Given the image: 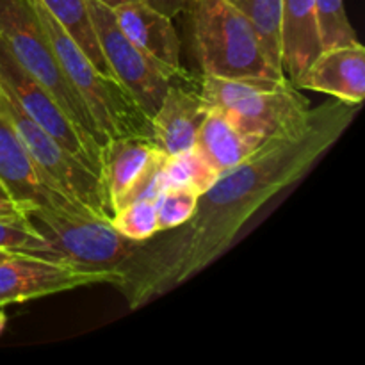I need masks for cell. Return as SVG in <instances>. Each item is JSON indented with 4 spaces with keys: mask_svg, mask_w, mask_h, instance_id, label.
<instances>
[{
    "mask_svg": "<svg viewBox=\"0 0 365 365\" xmlns=\"http://www.w3.org/2000/svg\"><path fill=\"white\" fill-rule=\"evenodd\" d=\"M27 217L45 239V245L32 257L68 264L77 269L121 271L139 245L123 237L110 220L45 209L31 210Z\"/></svg>",
    "mask_w": 365,
    "mask_h": 365,
    "instance_id": "6",
    "label": "cell"
},
{
    "mask_svg": "<svg viewBox=\"0 0 365 365\" xmlns=\"http://www.w3.org/2000/svg\"><path fill=\"white\" fill-rule=\"evenodd\" d=\"M0 191L25 214L34 209L96 217L34 163L7 118L0 113ZM102 220V217H100Z\"/></svg>",
    "mask_w": 365,
    "mask_h": 365,
    "instance_id": "10",
    "label": "cell"
},
{
    "mask_svg": "<svg viewBox=\"0 0 365 365\" xmlns=\"http://www.w3.org/2000/svg\"><path fill=\"white\" fill-rule=\"evenodd\" d=\"M118 25L128 39L159 64L170 77H187L180 66V38L171 16L155 9L145 0H130L114 6Z\"/></svg>",
    "mask_w": 365,
    "mask_h": 365,
    "instance_id": "12",
    "label": "cell"
},
{
    "mask_svg": "<svg viewBox=\"0 0 365 365\" xmlns=\"http://www.w3.org/2000/svg\"><path fill=\"white\" fill-rule=\"evenodd\" d=\"M0 113L7 118L21 145L34 159V163L45 171L46 177L52 178L63 191L91 210L96 217L102 220L113 217L100 173L71 155L52 135L36 125L2 88H0Z\"/></svg>",
    "mask_w": 365,
    "mask_h": 365,
    "instance_id": "7",
    "label": "cell"
},
{
    "mask_svg": "<svg viewBox=\"0 0 365 365\" xmlns=\"http://www.w3.org/2000/svg\"><path fill=\"white\" fill-rule=\"evenodd\" d=\"M0 39L14 61L63 107L78 128L106 145L88 106L61 66L31 0H0Z\"/></svg>",
    "mask_w": 365,
    "mask_h": 365,
    "instance_id": "4",
    "label": "cell"
},
{
    "mask_svg": "<svg viewBox=\"0 0 365 365\" xmlns=\"http://www.w3.org/2000/svg\"><path fill=\"white\" fill-rule=\"evenodd\" d=\"M43 245H45V239L31 223L27 214L0 216V250L32 255Z\"/></svg>",
    "mask_w": 365,
    "mask_h": 365,
    "instance_id": "24",
    "label": "cell"
},
{
    "mask_svg": "<svg viewBox=\"0 0 365 365\" xmlns=\"http://www.w3.org/2000/svg\"><path fill=\"white\" fill-rule=\"evenodd\" d=\"M262 143L264 139L241 130L225 114L209 110L196 135L195 150L221 175L248 159Z\"/></svg>",
    "mask_w": 365,
    "mask_h": 365,
    "instance_id": "17",
    "label": "cell"
},
{
    "mask_svg": "<svg viewBox=\"0 0 365 365\" xmlns=\"http://www.w3.org/2000/svg\"><path fill=\"white\" fill-rule=\"evenodd\" d=\"M100 2L107 4V6H110V7H114V6H120V4H123V2H130V0H100Z\"/></svg>",
    "mask_w": 365,
    "mask_h": 365,
    "instance_id": "27",
    "label": "cell"
},
{
    "mask_svg": "<svg viewBox=\"0 0 365 365\" xmlns=\"http://www.w3.org/2000/svg\"><path fill=\"white\" fill-rule=\"evenodd\" d=\"M192 43L203 75L285 78L266 56L253 25L225 0H189Z\"/></svg>",
    "mask_w": 365,
    "mask_h": 365,
    "instance_id": "3",
    "label": "cell"
},
{
    "mask_svg": "<svg viewBox=\"0 0 365 365\" xmlns=\"http://www.w3.org/2000/svg\"><path fill=\"white\" fill-rule=\"evenodd\" d=\"M316 14L323 48L359 41L356 31L346 14L344 0H316Z\"/></svg>",
    "mask_w": 365,
    "mask_h": 365,
    "instance_id": "22",
    "label": "cell"
},
{
    "mask_svg": "<svg viewBox=\"0 0 365 365\" xmlns=\"http://www.w3.org/2000/svg\"><path fill=\"white\" fill-rule=\"evenodd\" d=\"M121 271H86L68 264L14 253L0 260V309L98 284L120 285Z\"/></svg>",
    "mask_w": 365,
    "mask_h": 365,
    "instance_id": "11",
    "label": "cell"
},
{
    "mask_svg": "<svg viewBox=\"0 0 365 365\" xmlns=\"http://www.w3.org/2000/svg\"><path fill=\"white\" fill-rule=\"evenodd\" d=\"M110 223L123 237L130 241H150L159 234L155 200H135L120 207L110 217Z\"/></svg>",
    "mask_w": 365,
    "mask_h": 365,
    "instance_id": "21",
    "label": "cell"
},
{
    "mask_svg": "<svg viewBox=\"0 0 365 365\" xmlns=\"http://www.w3.org/2000/svg\"><path fill=\"white\" fill-rule=\"evenodd\" d=\"M88 9L110 73L150 120L160 107L175 78L125 36L113 7L100 0H88Z\"/></svg>",
    "mask_w": 365,
    "mask_h": 365,
    "instance_id": "8",
    "label": "cell"
},
{
    "mask_svg": "<svg viewBox=\"0 0 365 365\" xmlns=\"http://www.w3.org/2000/svg\"><path fill=\"white\" fill-rule=\"evenodd\" d=\"M360 106L331 98L316 107L299 134L267 139L248 159L225 171L198 198L195 214L163 241L139 242L121 266L132 309L173 291L214 262L246 221L274 195L298 182L339 141Z\"/></svg>",
    "mask_w": 365,
    "mask_h": 365,
    "instance_id": "1",
    "label": "cell"
},
{
    "mask_svg": "<svg viewBox=\"0 0 365 365\" xmlns=\"http://www.w3.org/2000/svg\"><path fill=\"white\" fill-rule=\"evenodd\" d=\"M189 82H192L189 75L175 78L157 113L150 118V135L166 155H177L192 148L209 113L200 98V91L187 88Z\"/></svg>",
    "mask_w": 365,
    "mask_h": 365,
    "instance_id": "14",
    "label": "cell"
},
{
    "mask_svg": "<svg viewBox=\"0 0 365 365\" xmlns=\"http://www.w3.org/2000/svg\"><path fill=\"white\" fill-rule=\"evenodd\" d=\"M321 50L316 0H282L280 63L285 78L296 84Z\"/></svg>",
    "mask_w": 365,
    "mask_h": 365,
    "instance_id": "16",
    "label": "cell"
},
{
    "mask_svg": "<svg viewBox=\"0 0 365 365\" xmlns=\"http://www.w3.org/2000/svg\"><path fill=\"white\" fill-rule=\"evenodd\" d=\"M0 216H6V214H0Z\"/></svg>",
    "mask_w": 365,
    "mask_h": 365,
    "instance_id": "30",
    "label": "cell"
},
{
    "mask_svg": "<svg viewBox=\"0 0 365 365\" xmlns=\"http://www.w3.org/2000/svg\"><path fill=\"white\" fill-rule=\"evenodd\" d=\"M294 86L360 106L365 96L364 45L355 41L323 48Z\"/></svg>",
    "mask_w": 365,
    "mask_h": 365,
    "instance_id": "13",
    "label": "cell"
},
{
    "mask_svg": "<svg viewBox=\"0 0 365 365\" xmlns=\"http://www.w3.org/2000/svg\"><path fill=\"white\" fill-rule=\"evenodd\" d=\"M31 2L59 57L61 66L88 106L103 139L150 135V120L120 82L102 73L38 0Z\"/></svg>",
    "mask_w": 365,
    "mask_h": 365,
    "instance_id": "5",
    "label": "cell"
},
{
    "mask_svg": "<svg viewBox=\"0 0 365 365\" xmlns=\"http://www.w3.org/2000/svg\"><path fill=\"white\" fill-rule=\"evenodd\" d=\"M242 14L259 34L262 48L271 63L282 70L280 63V14L282 0H225Z\"/></svg>",
    "mask_w": 365,
    "mask_h": 365,
    "instance_id": "19",
    "label": "cell"
},
{
    "mask_svg": "<svg viewBox=\"0 0 365 365\" xmlns=\"http://www.w3.org/2000/svg\"><path fill=\"white\" fill-rule=\"evenodd\" d=\"M200 98L207 110L225 114L241 130L264 139H284L305 130L314 109L287 78H221L203 75Z\"/></svg>",
    "mask_w": 365,
    "mask_h": 365,
    "instance_id": "2",
    "label": "cell"
},
{
    "mask_svg": "<svg viewBox=\"0 0 365 365\" xmlns=\"http://www.w3.org/2000/svg\"><path fill=\"white\" fill-rule=\"evenodd\" d=\"M200 195L187 187H168L155 200L157 221L160 232H170L173 228L187 223L195 214Z\"/></svg>",
    "mask_w": 365,
    "mask_h": 365,
    "instance_id": "23",
    "label": "cell"
},
{
    "mask_svg": "<svg viewBox=\"0 0 365 365\" xmlns=\"http://www.w3.org/2000/svg\"><path fill=\"white\" fill-rule=\"evenodd\" d=\"M38 2L56 18L57 24L84 50L86 56L93 61V64L102 73L113 77V73H110L109 66H107L106 59L102 56V50H100L95 29H93V21L88 9V0H38Z\"/></svg>",
    "mask_w": 365,
    "mask_h": 365,
    "instance_id": "18",
    "label": "cell"
},
{
    "mask_svg": "<svg viewBox=\"0 0 365 365\" xmlns=\"http://www.w3.org/2000/svg\"><path fill=\"white\" fill-rule=\"evenodd\" d=\"M163 173L166 189L187 187L200 196L220 177V173L196 152L195 146L177 155H166Z\"/></svg>",
    "mask_w": 365,
    "mask_h": 365,
    "instance_id": "20",
    "label": "cell"
},
{
    "mask_svg": "<svg viewBox=\"0 0 365 365\" xmlns=\"http://www.w3.org/2000/svg\"><path fill=\"white\" fill-rule=\"evenodd\" d=\"M163 150L155 145L152 135H125L107 139L102 146V177L110 214L116 212L150 170Z\"/></svg>",
    "mask_w": 365,
    "mask_h": 365,
    "instance_id": "15",
    "label": "cell"
},
{
    "mask_svg": "<svg viewBox=\"0 0 365 365\" xmlns=\"http://www.w3.org/2000/svg\"><path fill=\"white\" fill-rule=\"evenodd\" d=\"M6 323H7V316L4 310H0V334L4 331V328H6Z\"/></svg>",
    "mask_w": 365,
    "mask_h": 365,
    "instance_id": "28",
    "label": "cell"
},
{
    "mask_svg": "<svg viewBox=\"0 0 365 365\" xmlns=\"http://www.w3.org/2000/svg\"><path fill=\"white\" fill-rule=\"evenodd\" d=\"M11 255H14V253H11V252H4V250H0V260L7 259V257H11Z\"/></svg>",
    "mask_w": 365,
    "mask_h": 365,
    "instance_id": "29",
    "label": "cell"
},
{
    "mask_svg": "<svg viewBox=\"0 0 365 365\" xmlns=\"http://www.w3.org/2000/svg\"><path fill=\"white\" fill-rule=\"evenodd\" d=\"M145 2L173 18L178 11H184L187 7L189 0H145Z\"/></svg>",
    "mask_w": 365,
    "mask_h": 365,
    "instance_id": "25",
    "label": "cell"
},
{
    "mask_svg": "<svg viewBox=\"0 0 365 365\" xmlns=\"http://www.w3.org/2000/svg\"><path fill=\"white\" fill-rule=\"evenodd\" d=\"M0 88L18 103L21 110L52 135L63 148L100 173L102 145L89 138L73 123L63 107L14 61L6 43L0 39Z\"/></svg>",
    "mask_w": 365,
    "mask_h": 365,
    "instance_id": "9",
    "label": "cell"
},
{
    "mask_svg": "<svg viewBox=\"0 0 365 365\" xmlns=\"http://www.w3.org/2000/svg\"><path fill=\"white\" fill-rule=\"evenodd\" d=\"M0 214H25V212L16 205V203L7 200L6 195L0 191Z\"/></svg>",
    "mask_w": 365,
    "mask_h": 365,
    "instance_id": "26",
    "label": "cell"
}]
</instances>
